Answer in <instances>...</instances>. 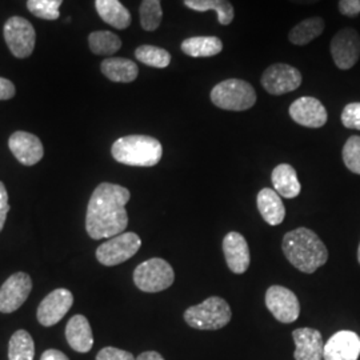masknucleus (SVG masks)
<instances>
[{
	"label": "nucleus",
	"mask_w": 360,
	"mask_h": 360,
	"mask_svg": "<svg viewBox=\"0 0 360 360\" xmlns=\"http://www.w3.org/2000/svg\"><path fill=\"white\" fill-rule=\"evenodd\" d=\"M131 193L123 186L102 183L92 193L87 207L86 230L92 239L114 238L129 226L126 205Z\"/></svg>",
	"instance_id": "obj_1"
},
{
	"label": "nucleus",
	"mask_w": 360,
	"mask_h": 360,
	"mask_svg": "<svg viewBox=\"0 0 360 360\" xmlns=\"http://www.w3.org/2000/svg\"><path fill=\"white\" fill-rule=\"evenodd\" d=\"M282 250L288 262L304 274H314L328 260L327 247L315 232L306 227L287 232Z\"/></svg>",
	"instance_id": "obj_2"
},
{
	"label": "nucleus",
	"mask_w": 360,
	"mask_h": 360,
	"mask_svg": "<svg viewBox=\"0 0 360 360\" xmlns=\"http://www.w3.org/2000/svg\"><path fill=\"white\" fill-rule=\"evenodd\" d=\"M111 154L116 162L126 166L154 167L163 156V147L153 136L129 135L112 144Z\"/></svg>",
	"instance_id": "obj_3"
},
{
	"label": "nucleus",
	"mask_w": 360,
	"mask_h": 360,
	"mask_svg": "<svg viewBox=\"0 0 360 360\" xmlns=\"http://www.w3.org/2000/svg\"><path fill=\"white\" fill-rule=\"evenodd\" d=\"M230 304L219 297L211 296L198 306L186 309L184 321L195 330L212 331L226 327L231 321Z\"/></svg>",
	"instance_id": "obj_4"
},
{
	"label": "nucleus",
	"mask_w": 360,
	"mask_h": 360,
	"mask_svg": "<svg viewBox=\"0 0 360 360\" xmlns=\"http://www.w3.org/2000/svg\"><path fill=\"white\" fill-rule=\"evenodd\" d=\"M211 102L221 110L245 111L257 103V92L248 82L227 79L212 89Z\"/></svg>",
	"instance_id": "obj_5"
},
{
	"label": "nucleus",
	"mask_w": 360,
	"mask_h": 360,
	"mask_svg": "<svg viewBox=\"0 0 360 360\" xmlns=\"http://www.w3.org/2000/svg\"><path fill=\"white\" fill-rule=\"evenodd\" d=\"M175 281V272L165 259L153 257L143 262L134 271V283L143 292H160L169 288Z\"/></svg>",
	"instance_id": "obj_6"
},
{
	"label": "nucleus",
	"mask_w": 360,
	"mask_h": 360,
	"mask_svg": "<svg viewBox=\"0 0 360 360\" xmlns=\"http://www.w3.org/2000/svg\"><path fill=\"white\" fill-rule=\"evenodd\" d=\"M141 245L142 240L135 232H123L99 245L96 250V259L107 267L117 266L134 257Z\"/></svg>",
	"instance_id": "obj_7"
},
{
	"label": "nucleus",
	"mask_w": 360,
	"mask_h": 360,
	"mask_svg": "<svg viewBox=\"0 0 360 360\" xmlns=\"http://www.w3.org/2000/svg\"><path fill=\"white\" fill-rule=\"evenodd\" d=\"M4 40L13 52V56L19 59L28 58L35 49L37 34L32 25L20 16L10 18L4 25Z\"/></svg>",
	"instance_id": "obj_8"
},
{
	"label": "nucleus",
	"mask_w": 360,
	"mask_h": 360,
	"mask_svg": "<svg viewBox=\"0 0 360 360\" xmlns=\"http://www.w3.org/2000/svg\"><path fill=\"white\" fill-rule=\"evenodd\" d=\"M302 84L300 71L285 63L270 65L262 75V86L271 95H284L299 89Z\"/></svg>",
	"instance_id": "obj_9"
},
{
	"label": "nucleus",
	"mask_w": 360,
	"mask_h": 360,
	"mask_svg": "<svg viewBox=\"0 0 360 360\" xmlns=\"http://www.w3.org/2000/svg\"><path fill=\"white\" fill-rule=\"evenodd\" d=\"M334 63L340 70H349L358 63L360 37L354 28H343L335 35L330 44Z\"/></svg>",
	"instance_id": "obj_10"
},
{
	"label": "nucleus",
	"mask_w": 360,
	"mask_h": 360,
	"mask_svg": "<svg viewBox=\"0 0 360 360\" xmlns=\"http://www.w3.org/2000/svg\"><path fill=\"white\" fill-rule=\"evenodd\" d=\"M266 306L281 323H294L300 315L297 297L283 285H271L266 292Z\"/></svg>",
	"instance_id": "obj_11"
},
{
	"label": "nucleus",
	"mask_w": 360,
	"mask_h": 360,
	"mask_svg": "<svg viewBox=\"0 0 360 360\" xmlns=\"http://www.w3.org/2000/svg\"><path fill=\"white\" fill-rule=\"evenodd\" d=\"M32 290V281L26 272H16L0 287V312L11 314L20 309Z\"/></svg>",
	"instance_id": "obj_12"
},
{
	"label": "nucleus",
	"mask_w": 360,
	"mask_h": 360,
	"mask_svg": "<svg viewBox=\"0 0 360 360\" xmlns=\"http://www.w3.org/2000/svg\"><path fill=\"white\" fill-rule=\"evenodd\" d=\"M74 304V296L65 290L58 288L46 296L39 304L38 321L44 327H52L60 322Z\"/></svg>",
	"instance_id": "obj_13"
},
{
	"label": "nucleus",
	"mask_w": 360,
	"mask_h": 360,
	"mask_svg": "<svg viewBox=\"0 0 360 360\" xmlns=\"http://www.w3.org/2000/svg\"><path fill=\"white\" fill-rule=\"evenodd\" d=\"M290 116L292 120L309 129H321L327 123V110L321 101L312 96H303L296 99L290 105Z\"/></svg>",
	"instance_id": "obj_14"
},
{
	"label": "nucleus",
	"mask_w": 360,
	"mask_h": 360,
	"mask_svg": "<svg viewBox=\"0 0 360 360\" xmlns=\"http://www.w3.org/2000/svg\"><path fill=\"white\" fill-rule=\"evenodd\" d=\"M8 147L13 156L25 166H35L44 155L43 144L37 135L16 131L10 136Z\"/></svg>",
	"instance_id": "obj_15"
},
{
	"label": "nucleus",
	"mask_w": 360,
	"mask_h": 360,
	"mask_svg": "<svg viewBox=\"0 0 360 360\" xmlns=\"http://www.w3.org/2000/svg\"><path fill=\"white\" fill-rule=\"evenodd\" d=\"M360 355L359 335L352 331H339L324 345V360H358Z\"/></svg>",
	"instance_id": "obj_16"
},
{
	"label": "nucleus",
	"mask_w": 360,
	"mask_h": 360,
	"mask_svg": "<svg viewBox=\"0 0 360 360\" xmlns=\"http://www.w3.org/2000/svg\"><path fill=\"white\" fill-rule=\"evenodd\" d=\"M223 252L227 266L233 274H245L250 267V248L242 233L229 232L223 239Z\"/></svg>",
	"instance_id": "obj_17"
},
{
	"label": "nucleus",
	"mask_w": 360,
	"mask_h": 360,
	"mask_svg": "<svg viewBox=\"0 0 360 360\" xmlns=\"http://www.w3.org/2000/svg\"><path fill=\"white\" fill-rule=\"evenodd\" d=\"M296 349L295 360H322L324 343L322 334L315 328H297L292 333Z\"/></svg>",
	"instance_id": "obj_18"
},
{
	"label": "nucleus",
	"mask_w": 360,
	"mask_h": 360,
	"mask_svg": "<svg viewBox=\"0 0 360 360\" xmlns=\"http://www.w3.org/2000/svg\"><path fill=\"white\" fill-rule=\"evenodd\" d=\"M65 339L74 351L86 354L94 346V335L90 322L83 315H75L70 319L65 327Z\"/></svg>",
	"instance_id": "obj_19"
},
{
	"label": "nucleus",
	"mask_w": 360,
	"mask_h": 360,
	"mask_svg": "<svg viewBox=\"0 0 360 360\" xmlns=\"http://www.w3.org/2000/svg\"><path fill=\"white\" fill-rule=\"evenodd\" d=\"M257 210L266 223H269L270 226H279L281 223H283L285 207L282 202V196H279V193L275 190L263 188L257 193Z\"/></svg>",
	"instance_id": "obj_20"
},
{
	"label": "nucleus",
	"mask_w": 360,
	"mask_h": 360,
	"mask_svg": "<svg viewBox=\"0 0 360 360\" xmlns=\"http://www.w3.org/2000/svg\"><path fill=\"white\" fill-rule=\"evenodd\" d=\"M271 180L274 190L282 198L294 199L302 191V186L297 179L295 168L290 165L283 163L274 168Z\"/></svg>",
	"instance_id": "obj_21"
},
{
	"label": "nucleus",
	"mask_w": 360,
	"mask_h": 360,
	"mask_svg": "<svg viewBox=\"0 0 360 360\" xmlns=\"http://www.w3.org/2000/svg\"><path fill=\"white\" fill-rule=\"evenodd\" d=\"M101 70L104 77L115 83H131L139 74L136 63L124 58H107L102 62Z\"/></svg>",
	"instance_id": "obj_22"
},
{
	"label": "nucleus",
	"mask_w": 360,
	"mask_h": 360,
	"mask_svg": "<svg viewBox=\"0 0 360 360\" xmlns=\"http://www.w3.org/2000/svg\"><path fill=\"white\" fill-rule=\"evenodd\" d=\"M95 7L102 20L116 30H126L131 25V13L119 0H95Z\"/></svg>",
	"instance_id": "obj_23"
},
{
	"label": "nucleus",
	"mask_w": 360,
	"mask_h": 360,
	"mask_svg": "<svg viewBox=\"0 0 360 360\" xmlns=\"http://www.w3.org/2000/svg\"><path fill=\"white\" fill-rule=\"evenodd\" d=\"M223 50V43L217 37H193L181 43V51L191 58H210Z\"/></svg>",
	"instance_id": "obj_24"
},
{
	"label": "nucleus",
	"mask_w": 360,
	"mask_h": 360,
	"mask_svg": "<svg viewBox=\"0 0 360 360\" xmlns=\"http://www.w3.org/2000/svg\"><path fill=\"white\" fill-rule=\"evenodd\" d=\"M184 6L198 13L215 11L221 26L231 25L235 11L229 0H184Z\"/></svg>",
	"instance_id": "obj_25"
},
{
	"label": "nucleus",
	"mask_w": 360,
	"mask_h": 360,
	"mask_svg": "<svg viewBox=\"0 0 360 360\" xmlns=\"http://www.w3.org/2000/svg\"><path fill=\"white\" fill-rule=\"evenodd\" d=\"M324 31V20L319 16L304 19L296 25L288 34V39L295 46H306L314 39L321 37Z\"/></svg>",
	"instance_id": "obj_26"
},
{
	"label": "nucleus",
	"mask_w": 360,
	"mask_h": 360,
	"mask_svg": "<svg viewBox=\"0 0 360 360\" xmlns=\"http://www.w3.org/2000/svg\"><path fill=\"white\" fill-rule=\"evenodd\" d=\"M35 343L26 330H18L8 343V360H34Z\"/></svg>",
	"instance_id": "obj_27"
},
{
	"label": "nucleus",
	"mask_w": 360,
	"mask_h": 360,
	"mask_svg": "<svg viewBox=\"0 0 360 360\" xmlns=\"http://www.w3.org/2000/svg\"><path fill=\"white\" fill-rule=\"evenodd\" d=\"M91 51L95 55L111 56L120 50L122 40L110 31H95L89 37Z\"/></svg>",
	"instance_id": "obj_28"
},
{
	"label": "nucleus",
	"mask_w": 360,
	"mask_h": 360,
	"mask_svg": "<svg viewBox=\"0 0 360 360\" xmlns=\"http://www.w3.org/2000/svg\"><path fill=\"white\" fill-rule=\"evenodd\" d=\"M135 58L143 65L155 68H166L171 63V55L167 50L148 44L138 47L135 51Z\"/></svg>",
	"instance_id": "obj_29"
},
{
	"label": "nucleus",
	"mask_w": 360,
	"mask_h": 360,
	"mask_svg": "<svg viewBox=\"0 0 360 360\" xmlns=\"http://www.w3.org/2000/svg\"><path fill=\"white\" fill-rule=\"evenodd\" d=\"M139 15H141V25L144 31L158 30L163 19L160 0H143L139 8Z\"/></svg>",
	"instance_id": "obj_30"
},
{
	"label": "nucleus",
	"mask_w": 360,
	"mask_h": 360,
	"mask_svg": "<svg viewBox=\"0 0 360 360\" xmlns=\"http://www.w3.org/2000/svg\"><path fill=\"white\" fill-rule=\"evenodd\" d=\"M62 3L63 0H27V8L39 19L56 20L60 16Z\"/></svg>",
	"instance_id": "obj_31"
},
{
	"label": "nucleus",
	"mask_w": 360,
	"mask_h": 360,
	"mask_svg": "<svg viewBox=\"0 0 360 360\" xmlns=\"http://www.w3.org/2000/svg\"><path fill=\"white\" fill-rule=\"evenodd\" d=\"M342 156L346 167L351 172L360 175V136L354 135L348 138L347 142L343 147Z\"/></svg>",
	"instance_id": "obj_32"
},
{
	"label": "nucleus",
	"mask_w": 360,
	"mask_h": 360,
	"mask_svg": "<svg viewBox=\"0 0 360 360\" xmlns=\"http://www.w3.org/2000/svg\"><path fill=\"white\" fill-rule=\"evenodd\" d=\"M342 123L346 129H359L360 131V103H349L343 108Z\"/></svg>",
	"instance_id": "obj_33"
},
{
	"label": "nucleus",
	"mask_w": 360,
	"mask_h": 360,
	"mask_svg": "<svg viewBox=\"0 0 360 360\" xmlns=\"http://www.w3.org/2000/svg\"><path fill=\"white\" fill-rule=\"evenodd\" d=\"M96 360H135V356L120 348L104 347L98 352Z\"/></svg>",
	"instance_id": "obj_34"
},
{
	"label": "nucleus",
	"mask_w": 360,
	"mask_h": 360,
	"mask_svg": "<svg viewBox=\"0 0 360 360\" xmlns=\"http://www.w3.org/2000/svg\"><path fill=\"white\" fill-rule=\"evenodd\" d=\"M10 211V205H8V193L6 190V186L0 181V232L4 229V223Z\"/></svg>",
	"instance_id": "obj_35"
},
{
	"label": "nucleus",
	"mask_w": 360,
	"mask_h": 360,
	"mask_svg": "<svg viewBox=\"0 0 360 360\" xmlns=\"http://www.w3.org/2000/svg\"><path fill=\"white\" fill-rule=\"evenodd\" d=\"M339 13L355 18L360 13V0H339Z\"/></svg>",
	"instance_id": "obj_36"
},
{
	"label": "nucleus",
	"mask_w": 360,
	"mask_h": 360,
	"mask_svg": "<svg viewBox=\"0 0 360 360\" xmlns=\"http://www.w3.org/2000/svg\"><path fill=\"white\" fill-rule=\"evenodd\" d=\"M15 86L13 82L4 77H0V101H10L15 96Z\"/></svg>",
	"instance_id": "obj_37"
},
{
	"label": "nucleus",
	"mask_w": 360,
	"mask_h": 360,
	"mask_svg": "<svg viewBox=\"0 0 360 360\" xmlns=\"http://www.w3.org/2000/svg\"><path fill=\"white\" fill-rule=\"evenodd\" d=\"M40 360H70L68 356L63 354L62 351L59 349H46L43 354H41V358Z\"/></svg>",
	"instance_id": "obj_38"
},
{
	"label": "nucleus",
	"mask_w": 360,
	"mask_h": 360,
	"mask_svg": "<svg viewBox=\"0 0 360 360\" xmlns=\"http://www.w3.org/2000/svg\"><path fill=\"white\" fill-rule=\"evenodd\" d=\"M135 360H165V358L156 351H146V352H142Z\"/></svg>",
	"instance_id": "obj_39"
},
{
	"label": "nucleus",
	"mask_w": 360,
	"mask_h": 360,
	"mask_svg": "<svg viewBox=\"0 0 360 360\" xmlns=\"http://www.w3.org/2000/svg\"><path fill=\"white\" fill-rule=\"evenodd\" d=\"M290 1H294L296 4H314V3H318L319 0H290Z\"/></svg>",
	"instance_id": "obj_40"
},
{
	"label": "nucleus",
	"mask_w": 360,
	"mask_h": 360,
	"mask_svg": "<svg viewBox=\"0 0 360 360\" xmlns=\"http://www.w3.org/2000/svg\"><path fill=\"white\" fill-rule=\"evenodd\" d=\"M358 260H359V264H360V245H359V248H358Z\"/></svg>",
	"instance_id": "obj_41"
}]
</instances>
